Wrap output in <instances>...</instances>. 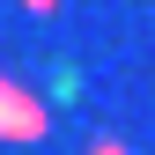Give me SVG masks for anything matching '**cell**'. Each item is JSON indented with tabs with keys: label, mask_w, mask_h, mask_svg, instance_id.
<instances>
[{
	"label": "cell",
	"mask_w": 155,
	"mask_h": 155,
	"mask_svg": "<svg viewBox=\"0 0 155 155\" xmlns=\"http://www.w3.org/2000/svg\"><path fill=\"white\" fill-rule=\"evenodd\" d=\"M45 133H52V104L22 81V74H0V140L30 148V140H45Z\"/></svg>",
	"instance_id": "6da1fadb"
},
{
	"label": "cell",
	"mask_w": 155,
	"mask_h": 155,
	"mask_svg": "<svg viewBox=\"0 0 155 155\" xmlns=\"http://www.w3.org/2000/svg\"><path fill=\"white\" fill-rule=\"evenodd\" d=\"M89 155H133V148L118 140V133H96V140H89Z\"/></svg>",
	"instance_id": "7a4b0ae2"
},
{
	"label": "cell",
	"mask_w": 155,
	"mask_h": 155,
	"mask_svg": "<svg viewBox=\"0 0 155 155\" xmlns=\"http://www.w3.org/2000/svg\"><path fill=\"white\" fill-rule=\"evenodd\" d=\"M22 8H30V15H59V0H22Z\"/></svg>",
	"instance_id": "3957f363"
}]
</instances>
